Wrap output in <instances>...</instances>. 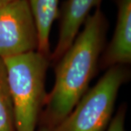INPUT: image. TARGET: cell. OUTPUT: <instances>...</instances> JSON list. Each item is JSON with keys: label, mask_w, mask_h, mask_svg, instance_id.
<instances>
[{"label": "cell", "mask_w": 131, "mask_h": 131, "mask_svg": "<svg viewBox=\"0 0 131 131\" xmlns=\"http://www.w3.org/2000/svg\"><path fill=\"white\" fill-rule=\"evenodd\" d=\"M107 20L98 7L89 15L82 31L57 61L56 81L47 95L41 128L56 126L67 117L88 90L102 52Z\"/></svg>", "instance_id": "1"}, {"label": "cell", "mask_w": 131, "mask_h": 131, "mask_svg": "<svg viewBox=\"0 0 131 131\" xmlns=\"http://www.w3.org/2000/svg\"><path fill=\"white\" fill-rule=\"evenodd\" d=\"M14 111L15 131H35L47 94L48 57L38 51L3 59Z\"/></svg>", "instance_id": "2"}, {"label": "cell", "mask_w": 131, "mask_h": 131, "mask_svg": "<svg viewBox=\"0 0 131 131\" xmlns=\"http://www.w3.org/2000/svg\"><path fill=\"white\" fill-rule=\"evenodd\" d=\"M128 78L122 66L109 67L59 124L39 131H106L112 121L118 92Z\"/></svg>", "instance_id": "3"}, {"label": "cell", "mask_w": 131, "mask_h": 131, "mask_svg": "<svg viewBox=\"0 0 131 131\" xmlns=\"http://www.w3.org/2000/svg\"><path fill=\"white\" fill-rule=\"evenodd\" d=\"M38 36L26 0H15L0 7V58L37 51Z\"/></svg>", "instance_id": "4"}, {"label": "cell", "mask_w": 131, "mask_h": 131, "mask_svg": "<svg viewBox=\"0 0 131 131\" xmlns=\"http://www.w3.org/2000/svg\"><path fill=\"white\" fill-rule=\"evenodd\" d=\"M102 0H66L62 5L59 18L60 31L55 50L50 59L58 61L77 36L90 12L98 7Z\"/></svg>", "instance_id": "5"}, {"label": "cell", "mask_w": 131, "mask_h": 131, "mask_svg": "<svg viewBox=\"0 0 131 131\" xmlns=\"http://www.w3.org/2000/svg\"><path fill=\"white\" fill-rule=\"evenodd\" d=\"M117 18L112 39L103 54V67L131 61V0H117Z\"/></svg>", "instance_id": "6"}, {"label": "cell", "mask_w": 131, "mask_h": 131, "mask_svg": "<svg viewBox=\"0 0 131 131\" xmlns=\"http://www.w3.org/2000/svg\"><path fill=\"white\" fill-rule=\"evenodd\" d=\"M37 31V51L49 58L50 34L54 21L59 18L58 0H26Z\"/></svg>", "instance_id": "7"}, {"label": "cell", "mask_w": 131, "mask_h": 131, "mask_svg": "<svg viewBox=\"0 0 131 131\" xmlns=\"http://www.w3.org/2000/svg\"><path fill=\"white\" fill-rule=\"evenodd\" d=\"M0 131H15L14 111L5 62L0 58Z\"/></svg>", "instance_id": "8"}, {"label": "cell", "mask_w": 131, "mask_h": 131, "mask_svg": "<svg viewBox=\"0 0 131 131\" xmlns=\"http://www.w3.org/2000/svg\"><path fill=\"white\" fill-rule=\"evenodd\" d=\"M125 109L122 106L112 119L106 131H125Z\"/></svg>", "instance_id": "9"}, {"label": "cell", "mask_w": 131, "mask_h": 131, "mask_svg": "<svg viewBox=\"0 0 131 131\" xmlns=\"http://www.w3.org/2000/svg\"><path fill=\"white\" fill-rule=\"evenodd\" d=\"M15 0H0V7L14 2Z\"/></svg>", "instance_id": "10"}]
</instances>
